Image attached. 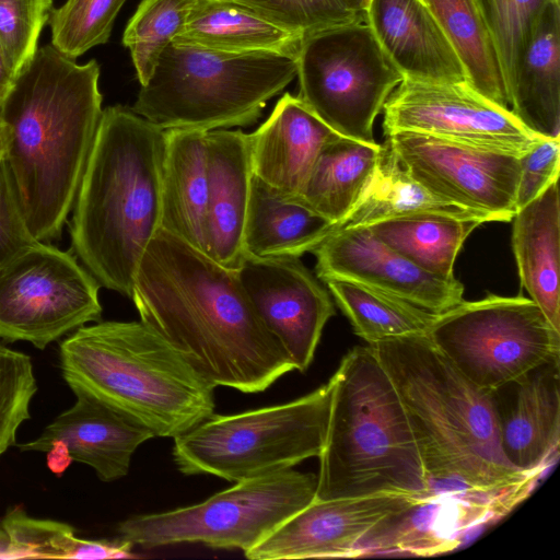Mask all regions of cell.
I'll return each mask as SVG.
<instances>
[{
	"instance_id": "cell-41",
	"label": "cell",
	"mask_w": 560,
	"mask_h": 560,
	"mask_svg": "<svg viewBox=\"0 0 560 560\" xmlns=\"http://www.w3.org/2000/svg\"><path fill=\"white\" fill-rule=\"evenodd\" d=\"M560 138H540L520 155L516 211L537 198L559 179Z\"/></svg>"
},
{
	"instance_id": "cell-42",
	"label": "cell",
	"mask_w": 560,
	"mask_h": 560,
	"mask_svg": "<svg viewBox=\"0 0 560 560\" xmlns=\"http://www.w3.org/2000/svg\"><path fill=\"white\" fill-rule=\"evenodd\" d=\"M36 242L30 233L8 166L0 163V268L18 252Z\"/></svg>"
},
{
	"instance_id": "cell-17",
	"label": "cell",
	"mask_w": 560,
	"mask_h": 560,
	"mask_svg": "<svg viewBox=\"0 0 560 560\" xmlns=\"http://www.w3.org/2000/svg\"><path fill=\"white\" fill-rule=\"evenodd\" d=\"M312 253L323 281L340 278L360 282L434 314L464 301V285L455 277L441 278L423 270L365 226L334 232Z\"/></svg>"
},
{
	"instance_id": "cell-34",
	"label": "cell",
	"mask_w": 560,
	"mask_h": 560,
	"mask_svg": "<svg viewBox=\"0 0 560 560\" xmlns=\"http://www.w3.org/2000/svg\"><path fill=\"white\" fill-rule=\"evenodd\" d=\"M455 47L469 85L509 108L500 63L474 0H423Z\"/></svg>"
},
{
	"instance_id": "cell-20",
	"label": "cell",
	"mask_w": 560,
	"mask_h": 560,
	"mask_svg": "<svg viewBox=\"0 0 560 560\" xmlns=\"http://www.w3.org/2000/svg\"><path fill=\"white\" fill-rule=\"evenodd\" d=\"M509 512L506 505L486 498L434 492L375 524L357 544L353 558L387 552H445L456 548L474 526Z\"/></svg>"
},
{
	"instance_id": "cell-11",
	"label": "cell",
	"mask_w": 560,
	"mask_h": 560,
	"mask_svg": "<svg viewBox=\"0 0 560 560\" xmlns=\"http://www.w3.org/2000/svg\"><path fill=\"white\" fill-rule=\"evenodd\" d=\"M425 336L462 375L487 392L560 358V331L523 296L463 301L438 314Z\"/></svg>"
},
{
	"instance_id": "cell-9",
	"label": "cell",
	"mask_w": 560,
	"mask_h": 560,
	"mask_svg": "<svg viewBox=\"0 0 560 560\" xmlns=\"http://www.w3.org/2000/svg\"><path fill=\"white\" fill-rule=\"evenodd\" d=\"M316 488L317 475L291 468L238 481L195 505L131 516L118 533L142 548L200 542L245 553L312 503Z\"/></svg>"
},
{
	"instance_id": "cell-13",
	"label": "cell",
	"mask_w": 560,
	"mask_h": 560,
	"mask_svg": "<svg viewBox=\"0 0 560 560\" xmlns=\"http://www.w3.org/2000/svg\"><path fill=\"white\" fill-rule=\"evenodd\" d=\"M387 141L406 172L432 194L491 222L511 221L516 213L520 155L410 131Z\"/></svg>"
},
{
	"instance_id": "cell-16",
	"label": "cell",
	"mask_w": 560,
	"mask_h": 560,
	"mask_svg": "<svg viewBox=\"0 0 560 560\" xmlns=\"http://www.w3.org/2000/svg\"><path fill=\"white\" fill-rule=\"evenodd\" d=\"M22 452L47 454L49 469L60 476L72 462L92 467L102 481L125 477L136 450L154 433L126 413L82 392Z\"/></svg>"
},
{
	"instance_id": "cell-35",
	"label": "cell",
	"mask_w": 560,
	"mask_h": 560,
	"mask_svg": "<svg viewBox=\"0 0 560 560\" xmlns=\"http://www.w3.org/2000/svg\"><path fill=\"white\" fill-rule=\"evenodd\" d=\"M197 0H141L122 44L130 51L141 85L150 79L164 48L183 31Z\"/></svg>"
},
{
	"instance_id": "cell-36",
	"label": "cell",
	"mask_w": 560,
	"mask_h": 560,
	"mask_svg": "<svg viewBox=\"0 0 560 560\" xmlns=\"http://www.w3.org/2000/svg\"><path fill=\"white\" fill-rule=\"evenodd\" d=\"M495 50L508 97L514 73L550 0H474Z\"/></svg>"
},
{
	"instance_id": "cell-3",
	"label": "cell",
	"mask_w": 560,
	"mask_h": 560,
	"mask_svg": "<svg viewBox=\"0 0 560 560\" xmlns=\"http://www.w3.org/2000/svg\"><path fill=\"white\" fill-rule=\"evenodd\" d=\"M396 387L434 492L482 497L513 508L542 476L509 464L490 393L462 375L425 334L369 345Z\"/></svg>"
},
{
	"instance_id": "cell-19",
	"label": "cell",
	"mask_w": 560,
	"mask_h": 560,
	"mask_svg": "<svg viewBox=\"0 0 560 560\" xmlns=\"http://www.w3.org/2000/svg\"><path fill=\"white\" fill-rule=\"evenodd\" d=\"M559 359H552L490 390L505 459L539 474L557 457L560 442Z\"/></svg>"
},
{
	"instance_id": "cell-7",
	"label": "cell",
	"mask_w": 560,
	"mask_h": 560,
	"mask_svg": "<svg viewBox=\"0 0 560 560\" xmlns=\"http://www.w3.org/2000/svg\"><path fill=\"white\" fill-rule=\"evenodd\" d=\"M296 73L292 56L171 42L141 85L132 110L163 130L245 127L257 121L267 102Z\"/></svg>"
},
{
	"instance_id": "cell-6",
	"label": "cell",
	"mask_w": 560,
	"mask_h": 560,
	"mask_svg": "<svg viewBox=\"0 0 560 560\" xmlns=\"http://www.w3.org/2000/svg\"><path fill=\"white\" fill-rule=\"evenodd\" d=\"M60 369L82 390L155 436L175 438L214 413V388L143 322H95L60 343Z\"/></svg>"
},
{
	"instance_id": "cell-37",
	"label": "cell",
	"mask_w": 560,
	"mask_h": 560,
	"mask_svg": "<svg viewBox=\"0 0 560 560\" xmlns=\"http://www.w3.org/2000/svg\"><path fill=\"white\" fill-rule=\"evenodd\" d=\"M126 0H67L49 18L51 45L75 59L108 42L115 19Z\"/></svg>"
},
{
	"instance_id": "cell-28",
	"label": "cell",
	"mask_w": 560,
	"mask_h": 560,
	"mask_svg": "<svg viewBox=\"0 0 560 560\" xmlns=\"http://www.w3.org/2000/svg\"><path fill=\"white\" fill-rule=\"evenodd\" d=\"M302 37L233 0H197L173 42L226 52L298 57Z\"/></svg>"
},
{
	"instance_id": "cell-40",
	"label": "cell",
	"mask_w": 560,
	"mask_h": 560,
	"mask_svg": "<svg viewBox=\"0 0 560 560\" xmlns=\"http://www.w3.org/2000/svg\"><path fill=\"white\" fill-rule=\"evenodd\" d=\"M51 12L52 0H0V45L14 78L35 55Z\"/></svg>"
},
{
	"instance_id": "cell-12",
	"label": "cell",
	"mask_w": 560,
	"mask_h": 560,
	"mask_svg": "<svg viewBox=\"0 0 560 560\" xmlns=\"http://www.w3.org/2000/svg\"><path fill=\"white\" fill-rule=\"evenodd\" d=\"M100 283L70 252L36 241L0 268V339L43 350L100 322Z\"/></svg>"
},
{
	"instance_id": "cell-46",
	"label": "cell",
	"mask_w": 560,
	"mask_h": 560,
	"mask_svg": "<svg viewBox=\"0 0 560 560\" xmlns=\"http://www.w3.org/2000/svg\"><path fill=\"white\" fill-rule=\"evenodd\" d=\"M371 2H372V0H362L363 11H365L368 9V7L370 5Z\"/></svg>"
},
{
	"instance_id": "cell-4",
	"label": "cell",
	"mask_w": 560,
	"mask_h": 560,
	"mask_svg": "<svg viewBox=\"0 0 560 560\" xmlns=\"http://www.w3.org/2000/svg\"><path fill=\"white\" fill-rule=\"evenodd\" d=\"M165 130L121 105L103 109L72 207L74 256L101 287L131 296L161 230Z\"/></svg>"
},
{
	"instance_id": "cell-33",
	"label": "cell",
	"mask_w": 560,
	"mask_h": 560,
	"mask_svg": "<svg viewBox=\"0 0 560 560\" xmlns=\"http://www.w3.org/2000/svg\"><path fill=\"white\" fill-rule=\"evenodd\" d=\"M330 293L368 345L383 339L425 334L438 314L382 290L348 279H325Z\"/></svg>"
},
{
	"instance_id": "cell-45",
	"label": "cell",
	"mask_w": 560,
	"mask_h": 560,
	"mask_svg": "<svg viewBox=\"0 0 560 560\" xmlns=\"http://www.w3.org/2000/svg\"><path fill=\"white\" fill-rule=\"evenodd\" d=\"M347 2L351 5L352 9L359 12H364L362 8V0H347Z\"/></svg>"
},
{
	"instance_id": "cell-29",
	"label": "cell",
	"mask_w": 560,
	"mask_h": 560,
	"mask_svg": "<svg viewBox=\"0 0 560 560\" xmlns=\"http://www.w3.org/2000/svg\"><path fill=\"white\" fill-rule=\"evenodd\" d=\"M381 149L339 136L320 150L296 198L329 220L334 231L365 191Z\"/></svg>"
},
{
	"instance_id": "cell-44",
	"label": "cell",
	"mask_w": 560,
	"mask_h": 560,
	"mask_svg": "<svg viewBox=\"0 0 560 560\" xmlns=\"http://www.w3.org/2000/svg\"><path fill=\"white\" fill-rule=\"evenodd\" d=\"M5 145H7L5 130H4L3 124L0 119V163L4 160V156H5Z\"/></svg>"
},
{
	"instance_id": "cell-21",
	"label": "cell",
	"mask_w": 560,
	"mask_h": 560,
	"mask_svg": "<svg viewBox=\"0 0 560 560\" xmlns=\"http://www.w3.org/2000/svg\"><path fill=\"white\" fill-rule=\"evenodd\" d=\"M208 203L203 253L236 270L246 258L244 232L253 170L247 133L207 131Z\"/></svg>"
},
{
	"instance_id": "cell-8",
	"label": "cell",
	"mask_w": 560,
	"mask_h": 560,
	"mask_svg": "<svg viewBox=\"0 0 560 560\" xmlns=\"http://www.w3.org/2000/svg\"><path fill=\"white\" fill-rule=\"evenodd\" d=\"M330 381L295 400L231 416L212 415L174 438L184 475L242 481L291 469L318 457L330 416Z\"/></svg>"
},
{
	"instance_id": "cell-27",
	"label": "cell",
	"mask_w": 560,
	"mask_h": 560,
	"mask_svg": "<svg viewBox=\"0 0 560 560\" xmlns=\"http://www.w3.org/2000/svg\"><path fill=\"white\" fill-rule=\"evenodd\" d=\"M332 232V223L253 174L244 232L247 256L301 257Z\"/></svg>"
},
{
	"instance_id": "cell-10",
	"label": "cell",
	"mask_w": 560,
	"mask_h": 560,
	"mask_svg": "<svg viewBox=\"0 0 560 560\" xmlns=\"http://www.w3.org/2000/svg\"><path fill=\"white\" fill-rule=\"evenodd\" d=\"M299 97L339 136L375 143L373 124L404 80L365 15L302 39Z\"/></svg>"
},
{
	"instance_id": "cell-47",
	"label": "cell",
	"mask_w": 560,
	"mask_h": 560,
	"mask_svg": "<svg viewBox=\"0 0 560 560\" xmlns=\"http://www.w3.org/2000/svg\"><path fill=\"white\" fill-rule=\"evenodd\" d=\"M419 1H421V2L424 4L423 0H419ZM424 5H425V4H424Z\"/></svg>"
},
{
	"instance_id": "cell-2",
	"label": "cell",
	"mask_w": 560,
	"mask_h": 560,
	"mask_svg": "<svg viewBox=\"0 0 560 560\" xmlns=\"http://www.w3.org/2000/svg\"><path fill=\"white\" fill-rule=\"evenodd\" d=\"M100 66L79 65L52 45L37 48L0 103L8 166L25 224L59 237L102 119Z\"/></svg>"
},
{
	"instance_id": "cell-25",
	"label": "cell",
	"mask_w": 560,
	"mask_h": 560,
	"mask_svg": "<svg viewBox=\"0 0 560 560\" xmlns=\"http://www.w3.org/2000/svg\"><path fill=\"white\" fill-rule=\"evenodd\" d=\"M207 131L165 130L161 229L203 252L208 203Z\"/></svg>"
},
{
	"instance_id": "cell-48",
	"label": "cell",
	"mask_w": 560,
	"mask_h": 560,
	"mask_svg": "<svg viewBox=\"0 0 560 560\" xmlns=\"http://www.w3.org/2000/svg\"><path fill=\"white\" fill-rule=\"evenodd\" d=\"M234 1H238V0H234Z\"/></svg>"
},
{
	"instance_id": "cell-23",
	"label": "cell",
	"mask_w": 560,
	"mask_h": 560,
	"mask_svg": "<svg viewBox=\"0 0 560 560\" xmlns=\"http://www.w3.org/2000/svg\"><path fill=\"white\" fill-rule=\"evenodd\" d=\"M338 137L299 96L285 93L269 117L247 133L253 174L298 197L320 150Z\"/></svg>"
},
{
	"instance_id": "cell-1",
	"label": "cell",
	"mask_w": 560,
	"mask_h": 560,
	"mask_svg": "<svg viewBox=\"0 0 560 560\" xmlns=\"http://www.w3.org/2000/svg\"><path fill=\"white\" fill-rule=\"evenodd\" d=\"M130 299L140 320L215 387L260 393L294 370L236 271L162 229L142 256Z\"/></svg>"
},
{
	"instance_id": "cell-15",
	"label": "cell",
	"mask_w": 560,
	"mask_h": 560,
	"mask_svg": "<svg viewBox=\"0 0 560 560\" xmlns=\"http://www.w3.org/2000/svg\"><path fill=\"white\" fill-rule=\"evenodd\" d=\"M267 329L304 372L313 361L322 331L335 314L326 289L300 257L246 256L235 270Z\"/></svg>"
},
{
	"instance_id": "cell-14",
	"label": "cell",
	"mask_w": 560,
	"mask_h": 560,
	"mask_svg": "<svg viewBox=\"0 0 560 560\" xmlns=\"http://www.w3.org/2000/svg\"><path fill=\"white\" fill-rule=\"evenodd\" d=\"M383 112L386 136L418 132L516 155L541 138L528 131L509 108L486 98L466 81L402 80L385 102Z\"/></svg>"
},
{
	"instance_id": "cell-39",
	"label": "cell",
	"mask_w": 560,
	"mask_h": 560,
	"mask_svg": "<svg viewBox=\"0 0 560 560\" xmlns=\"http://www.w3.org/2000/svg\"><path fill=\"white\" fill-rule=\"evenodd\" d=\"M236 2L253 9L302 38L365 15L364 12L352 9L347 0H238Z\"/></svg>"
},
{
	"instance_id": "cell-32",
	"label": "cell",
	"mask_w": 560,
	"mask_h": 560,
	"mask_svg": "<svg viewBox=\"0 0 560 560\" xmlns=\"http://www.w3.org/2000/svg\"><path fill=\"white\" fill-rule=\"evenodd\" d=\"M133 545L119 540H89L68 524L37 520L15 508L0 521V559H132Z\"/></svg>"
},
{
	"instance_id": "cell-30",
	"label": "cell",
	"mask_w": 560,
	"mask_h": 560,
	"mask_svg": "<svg viewBox=\"0 0 560 560\" xmlns=\"http://www.w3.org/2000/svg\"><path fill=\"white\" fill-rule=\"evenodd\" d=\"M424 212L477 220L482 223L491 222L483 214L429 191L406 172L386 141L382 145L375 172L365 191L345 219L334 228L332 233Z\"/></svg>"
},
{
	"instance_id": "cell-5",
	"label": "cell",
	"mask_w": 560,
	"mask_h": 560,
	"mask_svg": "<svg viewBox=\"0 0 560 560\" xmlns=\"http://www.w3.org/2000/svg\"><path fill=\"white\" fill-rule=\"evenodd\" d=\"M329 381L330 416L315 500L432 495L406 409L372 348L349 350Z\"/></svg>"
},
{
	"instance_id": "cell-26",
	"label": "cell",
	"mask_w": 560,
	"mask_h": 560,
	"mask_svg": "<svg viewBox=\"0 0 560 560\" xmlns=\"http://www.w3.org/2000/svg\"><path fill=\"white\" fill-rule=\"evenodd\" d=\"M512 248L521 284L560 331L558 182L514 214Z\"/></svg>"
},
{
	"instance_id": "cell-43",
	"label": "cell",
	"mask_w": 560,
	"mask_h": 560,
	"mask_svg": "<svg viewBox=\"0 0 560 560\" xmlns=\"http://www.w3.org/2000/svg\"><path fill=\"white\" fill-rule=\"evenodd\" d=\"M14 80V75L8 65L5 56L0 45V103L9 92Z\"/></svg>"
},
{
	"instance_id": "cell-22",
	"label": "cell",
	"mask_w": 560,
	"mask_h": 560,
	"mask_svg": "<svg viewBox=\"0 0 560 560\" xmlns=\"http://www.w3.org/2000/svg\"><path fill=\"white\" fill-rule=\"evenodd\" d=\"M365 20L404 80L468 82L452 42L419 0H372Z\"/></svg>"
},
{
	"instance_id": "cell-18",
	"label": "cell",
	"mask_w": 560,
	"mask_h": 560,
	"mask_svg": "<svg viewBox=\"0 0 560 560\" xmlns=\"http://www.w3.org/2000/svg\"><path fill=\"white\" fill-rule=\"evenodd\" d=\"M420 499L381 494L314 500L245 552V557L250 560L353 558L357 544L375 524Z\"/></svg>"
},
{
	"instance_id": "cell-31",
	"label": "cell",
	"mask_w": 560,
	"mask_h": 560,
	"mask_svg": "<svg viewBox=\"0 0 560 560\" xmlns=\"http://www.w3.org/2000/svg\"><path fill=\"white\" fill-rule=\"evenodd\" d=\"M482 222L439 213H416L371 224L377 238L423 270L454 278V262L468 235Z\"/></svg>"
},
{
	"instance_id": "cell-24",
	"label": "cell",
	"mask_w": 560,
	"mask_h": 560,
	"mask_svg": "<svg viewBox=\"0 0 560 560\" xmlns=\"http://www.w3.org/2000/svg\"><path fill=\"white\" fill-rule=\"evenodd\" d=\"M514 117L532 133L560 138V0L542 11L509 90Z\"/></svg>"
},
{
	"instance_id": "cell-38",
	"label": "cell",
	"mask_w": 560,
	"mask_h": 560,
	"mask_svg": "<svg viewBox=\"0 0 560 560\" xmlns=\"http://www.w3.org/2000/svg\"><path fill=\"white\" fill-rule=\"evenodd\" d=\"M37 384L30 355L0 342V456L15 445L20 425L31 418Z\"/></svg>"
}]
</instances>
